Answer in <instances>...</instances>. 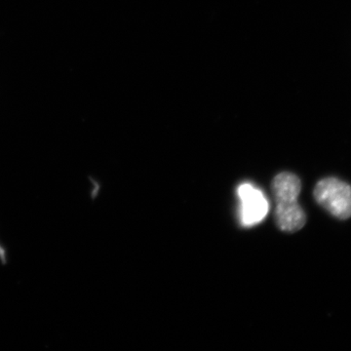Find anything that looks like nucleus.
Listing matches in <instances>:
<instances>
[{
  "label": "nucleus",
  "mask_w": 351,
  "mask_h": 351,
  "mask_svg": "<svg viewBox=\"0 0 351 351\" xmlns=\"http://www.w3.org/2000/svg\"><path fill=\"white\" fill-rule=\"evenodd\" d=\"M276 223L282 232H295L306 225V216L298 201L276 202Z\"/></svg>",
  "instance_id": "3"
},
{
  "label": "nucleus",
  "mask_w": 351,
  "mask_h": 351,
  "mask_svg": "<svg viewBox=\"0 0 351 351\" xmlns=\"http://www.w3.org/2000/svg\"><path fill=\"white\" fill-rule=\"evenodd\" d=\"M301 189V180L293 173H280L272 182V193L276 202L298 201Z\"/></svg>",
  "instance_id": "4"
},
{
  "label": "nucleus",
  "mask_w": 351,
  "mask_h": 351,
  "mask_svg": "<svg viewBox=\"0 0 351 351\" xmlns=\"http://www.w3.org/2000/svg\"><path fill=\"white\" fill-rule=\"evenodd\" d=\"M240 200V221L244 228H252L262 223L267 213L269 204L265 195L251 182H243L237 189Z\"/></svg>",
  "instance_id": "2"
},
{
  "label": "nucleus",
  "mask_w": 351,
  "mask_h": 351,
  "mask_svg": "<svg viewBox=\"0 0 351 351\" xmlns=\"http://www.w3.org/2000/svg\"><path fill=\"white\" fill-rule=\"evenodd\" d=\"M314 198L335 218H351V186L337 178H325L317 182Z\"/></svg>",
  "instance_id": "1"
}]
</instances>
